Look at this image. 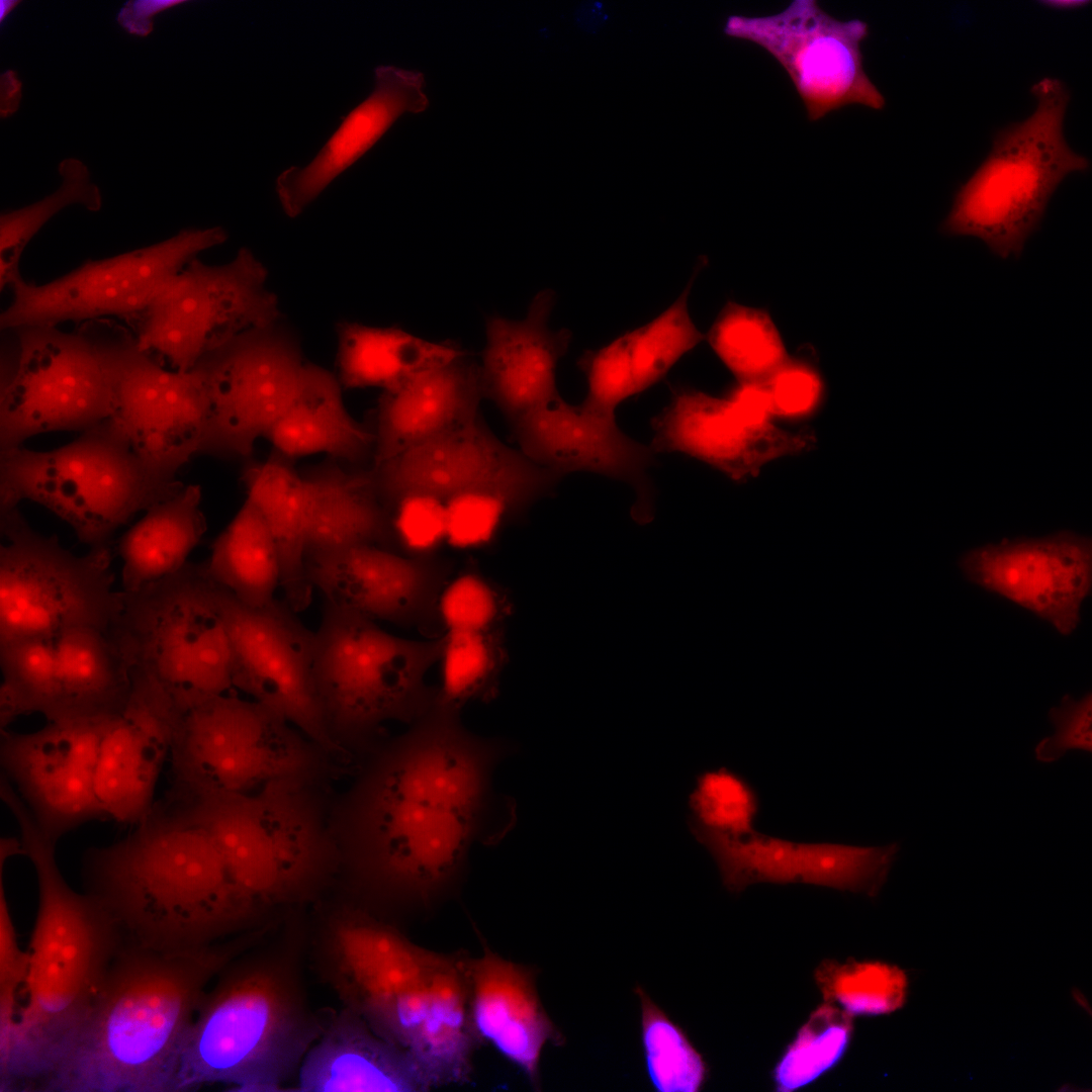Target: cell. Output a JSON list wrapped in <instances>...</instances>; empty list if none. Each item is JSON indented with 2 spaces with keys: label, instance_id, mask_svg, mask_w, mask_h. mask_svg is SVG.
<instances>
[{
  "label": "cell",
  "instance_id": "20",
  "mask_svg": "<svg viewBox=\"0 0 1092 1092\" xmlns=\"http://www.w3.org/2000/svg\"><path fill=\"white\" fill-rule=\"evenodd\" d=\"M110 418L158 481L179 482V471L198 452L208 399L195 369H171L141 350L131 332L118 347L113 367Z\"/></svg>",
  "mask_w": 1092,
  "mask_h": 1092
},
{
  "label": "cell",
  "instance_id": "50",
  "mask_svg": "<svg viewBox=\"0 0 1092 1092\" xmlns=\"http://www.w3.org/2000/svg\"><path fill=\"white\" fill-rule=\"evenodd\" d=\"M852 1032V1015L833 1003L816 1008L778 1062L777 1091L792 1092L816 1080L842 1057Z\"/></svg>",
  "mask_w": 1092,
  "mask_h": 1092
},
{
  "label": "cell",
  "instance_id": "12",
  "mask_svg": "<svg viewBox=\"0 0 1092 1092\" xmlns=\"http://www.w3.org/2000/svg\"><path fill=\"white\" fill-rule=\"evenodd\" d=\"M169 762L171 784L234 795L288 779L332 782L342 765L276 712L230 693L180 715Z\"/></svg>",
  "mask_w": 1092,
  "mask_h": 1092
},
{
  "label": "cell",
  "instance_id": "29",
  "mask_svg": "<svg viewBox=\"0 0 1092 1092\" xmlns=\"http://www.w3.org/2000/svg\"><path fill=\"white\" fill-rule=\"evenodd\" d=\"M482 954L468 957L470 1010L475 1034L488 1042L541 1090L544 1045L560 1046L565 1037L546 1013L536 989L534 968L505 960L481 938Z\"/></svg>",
  "mask_w": 1092,
  "mask_h": 1092
},
{
  "label": "cell",
  "instance_id": "38",
  "mask_svg": "<svg viewBox=\"0 0 1092 1092\" xmlns=\"http://www.w3.org/2000/svg\"><path fill=\"white\" fill-rule=\"evenodd\" d=\"M58 721L120 715L131 693L129 669L107 633L74 627L55 638Z\"/></svg>",
  "mask_w": 1092,
  "mask_h": 1092
},
{
  "label": "cell",
  "instance_id": "36",
  "mask_svg": "<svg viewBox=\"0 0 1092 1092\" xmlns=\"http://www.w3.org/2000/svg\"><path fill=\"white\" fill-rule=\"evenodd\" d=\"M240 480L275 542L284 600L296 612L303 611L313 588L305 568L306 502L299 469L293 459L272 449L262 461L245 462Z\"/></svg>",
  "mask_w": 1092,
  "mask_h": 1092
},
{
  "label": "cell",
  "instance_id": "43",
  "mask_svg": "<svg viewBox=\"0 0 1092 1092\" xmlns=\"http://www.w3.org/2000/svg\"><path fill=\"white\" fill-rule=\"evenodd\" d=\"M689 828L719 869L722 883L740 893L757 883H798V842L757 833H729L706 827L689 817Z\"/></svg>",
  "mask_w": 1092,
  "mask_h": 1092
},
{
  "label": "cell",
  "instance_id": "47",
  "mask_svg": "<svg viewBox=\"0 0 1092 1092\" xmlns=\"http://www.w3.org/2000/svg\"><path fill=\"white\" fill-rule=\"evenodd\" d=\"M898 851V843L854 846L798 842V883L875 897L885 884Z\"/></svg>",
  "mask_w": 1092,
  "mask_h": 1092
},
{
  "label": "cell",
  "instance_id": "59",
  "mask_svg": "<svg viewBox=\"0 0 1092 1092\" xmlns=\"http://www.w3.org/2000/svg\"><path fill=\"white\" fill-rule=\"evenodd\" d=\"M735 412L751 424L767 423L772 407L764 385L739 383L728 398Z\"/></svg>",
  "mask_w": 1092,
  "mask_h": 1092
},
{
  "label": "cell",
  "instance_id": "61",
  "mask_svg": "<svg viewBox=\"0 0 1092 1092\" xmlns=\"http://www.w3.org/2000/svg\"><path fill=\"white\" fill-rule=\"evenodd\" d=\"M1041 3H1045L1044 5H1046L1049 7H1053V8H1059V9H1064V8L1071 9L1072 8L1073 9V8H1079V7L1085 6V5H1087L1088 2L1087 1H1082V0H1053V1H1044V2H1041Z\"/></svg>",
  "mask_w": 1092,
  "mask_h": 1092
},
{
  "label": "cell",
  "instance_id": "10",
  "mask_svg": "<svg viewBox=\"0 0 1092 1092\" xmlns=\"http://www.w3.org/2000/svg\"><path fill=\"white\" fill-rule=\"evenodd\" d=\"M2 333L0 452L110 418L114 357L130 330L101 318L72 331L21 326Z\"/></svg>",
  "mask_w": 1092,
  "mask_h": 1092
},
{
  "label": "cell",
  "instance_id": "27",
  "mask_svg": "<svg viewBox=\"0 0 1092 1092\" xmlns=\"http://www.w3.org/2000/svg\"><path fill=\"white\" fill-rule=\"evenodd\" d=\"M180 715L165 693L131 682L126 707L110 721L97 758L96 792L108 819L134 826L151 811Z\"/></svg>",
  "mask_w": 1092,
  "mask_h": 1092
},
{
  "label": "cell",
  "instance_id": "6",
  "mask_svg": "<svg viewBox=\"0 0 1092 1092\" xmlns=\"http://www.w3.org/2000/svg\"><path fill=\"white\" fill-rule=\"evenodd\" d=\"M325 1027L306 1007L286 964L269 960L237 967L204 995L170 1092L214 1083L235 1091H282Z\"/></svg>",
  "mask_w": 1092,
  "mask_h": 1092
},
{
  "label": "cell",
  "instance_id": "15",
  "mask_svg": "<svg viewBox=\"0 0 1092 1092\" xmlns=\"http://www.w3.org/2000/svg\"><path fill=\"white\" fill-rule=\"evenodd\" d=\"M281 315L264 264L243 248L224 264L192 260L130 327L141 350L189 371L232 338Z\"/></svg>",
  "mask_w": 1092,
  "mask_h": 1092
},
{
  "label": "cell",
  "instance_id": "28",
  "mask_svg": "<svg viewBox=\"0 0 1092 1092\" xmlns=\"http://www.w3.org/2000/svg\"><path fill=\"white\" fill-rule=\"evenodd\" d=\"M555 299L553 290L544 289L534 296L522 320L486 316V342L479 363L483 396L510 424L559 396L556 370L572 334L549 328Z\"/></svg>",
  "mask_w": 1092,
  "mask_h": 1092
},
{
  "label": "cell",
  "instance_id": "58",
  "mask_svg": "<svg viewBox=\"0 0 1092 1092\" xmlns=\"http://www.w3.org/2000/svg\"><path fill=\"white\" fill-rule=\"evenodd\" d=\"M184 2V0H129L121 7L116 19L128 33L145 37L153 31L155 15Z\"/></svg>",
  "mask_w": 1092,
  "mask_h": 1092
},
{
  "label": "cell",
  "instance_id": "35",
  "mask_svg": "<svg viewBox=\"0 0 1092 1092\" xmlns=\"http://www.w3.org/2000/svg\"><path fill=\"white\" fill-rule=\"evenodd\" d=\"M468 954L437 953L424 1017L406 1051L431 1088L467 1083L480 1044L472 1023Z\"/></svg>",
  "mask_w": 1092,
  "mask_h": 1092
},
{
  "label": "cell",
  "instance_id": "33",
  "mask_svg": "<svg viewBox=\"0 0 1092 1092\" xmlns=\"http://www.w3.org/2000/svg\"><path fill=\"white\" fill-rule=\"evenodd\" d=\"M299 472L306 502L305 557L359 545L401 553L371 465L357 467L326 457Z\"/></svg>",
  "mask_w": 1092,
  "mask_h": 1092
},
{
  "label": "cell",
  "instance_id": "31",
  "mask_svg": "<svg viewBox=\"0 0 1092 1092\" xmlns=\"http://www.w3.org/2000/svg\"><path fill=\"white\" fill-rule=\"evenodd\" d=\"M483 398L479 363L468 352L383 390L367 420L372 465L473 421Z\"/></svg>",
  "mask_w": 1092,
  "mask_h": 1092
},
{
  "label": "cell",
  "instance_id": "8",
  "mask_svg": "<svg viewBox=\"0 0 1092 1092\" xmlns=\"http://www.w3.org/2000/svg\"><path fill=\"white\" fill-rule=\"evenodd\" d=\"M121 593L106 633L130 679L162 690L181 714L234 689L225 588L205 560H189L160 580Z\"/></svg>",
  "mask_w": 1092,
  "mask_h": 1092
},
{
  "label": "cell",
  "instance_id": "25",
  "mask_svg": "<svg viewBox=\"0 0 1092 1092\" xmlns=\"http://www.w3.org/2000/svg\"><path fill=\"white\" fill-rule=\"evenodd\" d=\"M510 425L518 449L530 460L563 477L593 472L624 481L635 492L633 519L652 520L655 490L648 471L656 453L622 432L615 415L569 404L559 395Z\"/></svg>",
  "mask_w": 1092,
  "mask_h": 1092
},
{
  "label": "cell",
  "instance_id": "13",
  "mask_svg": "<svg viewBox=\"0 0 1092 1092\" xmlns=\"http://www.w3.org/2000/svg\"><path fill=\"white\" fill-rule=\"evenodd\" d=\"M0 641L55 638L74 627L107 631L121 608L112 546L77 555L35 530L19 508L0 511Z\"/></svg>",
  "mask_w": 1092,
  "mask_h": 1092
},
{
  "label": "cell",
  "instance_id": "51",
  "mask_svg": "<svg viewBox=\"0 0 1092 1092\" xmlns=\"http://www.w3.org/2000/svg\"><path fill=\"white\" fill-rule=\"evenodd\" d=\"M689 805L693 811L691 817L706 827L738 834L754 830L756 794L742 778L728 769L700 775Z\"/></svg>",
  "mask_w": 1092,
  "mask_h": 1092
},
{
  "label": "cell",
  "instance_id": "9",
  "mask_svg": "<svg viewBox=\"0 0 1092 1092\" xmlns=\"http://www.w3.org/2000/svg\"><path fill=\"white\" fill-rule=\"evenodd\" d=\"M1031 94L1033 112L995 134L991 151L958 189L940 225L945 236L980 239L1001 259L1021 255L1058 186L1090 167L1065 139L1067 86L1044 77L1032 85Z\"/></svg>",
  "mask_w": 1092,
  "mask_h": 1092
},
{
  "label": "cell",
  "instance_id": "7",
  "mask_svg": "<svg viewBox=\"0 0 1092 1092\" xmlns=\"http://www.w3.org/2000/svg\"><path fill=\"white\" fill-rule=\"evenodd\" d=\"M315 633V679L328 732L355 764L387 738L385 725L412 724L436 703L427 682L444 639L403 638L376 621L324 601Z\"/></svg>",
  "mask_w": 1092,
  "mask_h": 1092
},
{
  "label": "cell",
  "instance_id": "11",
  "mask_svg": "<svg viewBox=\"0 0 1092 1092\" xmlns=\"http://www.w3.org/2000/svg\"><path fill=\"white\" fill-rule=\"evenodd\" d=\"M183 486L156 480L111 418L58 448L0 452V511L36 503L89 548L112 546L119 528Z\"/></svg>",
  "mask_w": 1092,
  "mask_h": 1092
},
{
  "label": "cell",
  "instance_id": "22",
  "mask_svg": "<svg viewBox=\"0 0 1092 1092\" xmlns=\"http://www.w3.org/2000/svg\"><path fill=\"white\" fill-rule=\"evenodd\" d=\"M307 578L324 601L373 621L442 636L440 599L452 562L435 554H402L359 545L305 557Z\"/></svg>",
  "mask_w": 1092,
  "mask_h": 1092
},
{
  "label": "cell",
  "instance_id": "54",
  "mask_svg": "<svg viewBox=\"0 0 1092 1092\" xmlns=\"http://www.w3.org/2000/svg\"><path fill=\"white\" fill-rule=\"evenodd\" d=\"M1049 720L1055 727V733L1041 739L1035 746L1034 752L1038 761L1054 762L1070 749L1092 752L1090 692L1078 701L1071 695L1064 696L1060 705L1049 711Z\"/></svg>",
  "mask_w": 1092,
  "mask_h": 1092
},
{
  "label": "cell",
  "instance_id": "42",
  "mask_svg": "<svg viewBox=\"0 0 1092 1092\" xmlns=\"http://www.w3.org/2000/svg\"><path fill=\"white\" fill-rule=\"evenodd\" d=\"M0 728L18 717L40 714L58 719L59 678L54 638L22 637L0 641Z\"/></svg>",
  "mask_w": 1092,
  "mask_h": 1092
},
{
  "label": "cell",
  "instance_id": "44",
  "mask_svg": "<svg viewBox=\"0 0 1092 1092\" xmlns=\"http://www.w3.org/2000/svg\"><path fill=\"white\" fill-rule=\"evenodd\" d=\"M443 639L436 703L462 711L469 702L494 698L508 662L504 628L448 630Z\"/></svg>",
  "mask_w": 1092,
  "mask_h": 1092
},
{
  "label": "cell",
  "instance_id": "19",
  "mask_svg": "<svg viewBox=\"0 0 1092 1092\" xmlns=\"http://www.w3.org/2000/svg\"><path fill=\"white\" fill-rule=\"evenodd\" d=\"M234 688L302 731L341 764H353L325 724L315 679V633L288 603L249 607L225 589Z\"/></svg>",
  "mask_w": 1092,
  "mask_h": 1092
},
{
  "label": "cell",
  "instance_id": "16",
  "mask_svg": "<svg viewBox=\"0 0 1092 1092\" xmlns=\"http://www.w3.org/2000/svg\"><path fill=\"white\" fill-rule=\"evenodd\" d=\"M306 362L300 335L283 314L205 354L192 368L208 399L198 456L253 459L257 441L294 399Z\"/></svg>",
  "mask_w": 1092,
  "mask_h": 1092
},
{
  "label": "cell",
  "instance_id": "30",
  "mask_svg": "<svg viewBox=\"0 0 1092 1092\" xmlns=\"http://www.w3.org/2000/svg\"><path fill=\"white\" fill-rule=\"evenodd\" d=\"M425 87L421 72L377 67L370 95L349 112L314 159L304 167H289L277 177L275 189L286 215L298 216L400 116L426 110Z\"/></svg>",
  "mask_w": 1092,
  "mask_h": 1092
},
{
  "label": "cell",
  "instance_id": "57",
  "mask_svg": "<svg viewBox=\"0 0 1092 1092\" xmlns=\"http://www.w3.org/2000/svg\"><path fill=\"white\" fill-rule=\"evenodd\" d=\"M445 508L446 535L458 543L478 542L493 531L497 522H509L505 509L488 497H460Z\"/></svg>",
  "mask_w": 1092,
  "mask_h": 1092
},
{
  "label": "cell",
  "instance_id": "60",
  "mask_svg": "<svg viewBox=\"0 0 1092 1092\" xmlns=\"http://www.w3.org/2000/svg\"><path fill=\"white\" fill-rule=\"evenodd\" d=\"M21 82L16 73L8 70L0 78V113L2 118L13 114L19 107Z\"/></svg>",
  "mask_w": 1092,
  "mask_h": 1092
},
{
  "label": "cell",
  "instance_id": "34",
  "mask_svg": "<svg viewBox=\"0 0 1092 1092\" xmlns=\"http://www.w3.org/2000/svg\"><path fill=\"white\" fill-rule=\"evenodd\" d=\"M335 373L307 360L298 391L265 436L272 449L295 460L314 454L352 466L372 465L375 438L349 413Z\"/></svg>",
  "mask_w": 1092,
  "mask_h": 1092
},
{
  "label": "cell",
  "instance_id": "40",
  "mask_svg": "<svg viewBox=\"0 0 1092 1092\" xmlns=\"http://www.w3.org/2000/svg\"><path fill=\"white\" fill-rule=\"evenodd\" d=\"M205 561L211 577L242 604L262 607L276 599L281 583L277 548L249 497L213 540Z\"/></svg>",
  "mask_w": 1092,
  "mask_h": 1092
},
{
  "label": "cell",
  "instance_id": "1",
  "mask_svg": "<svg viewBox=\"0 0 1092 1092\" xmlns=\"http://www.w3.org/2000/svg\"><path fill=\"white\" fill-rule=\"evenodd\" d=\"M513 751L438 703L388 737L333 797L335 890L384 916L428 911L454 894L486 817L494 769Z\"/></svg>",
  "mask_w": 1092,
  "mask_h": 1092
},
{
  "label": "cell",
  "instance_id": "48",
  "mask_svg": "<svg viewBox=\"0 0 1092 1092\" xmlns=\"http://www.w3.org/2000/svg\"><path fill=\"white\" fill-rule=\"evenodd\" d=\"M814 977L825 1002L838 1003L852 1016L891 1013L901 1008L907 995L905 973L880 962L825 960Z\"/></svg>",
  "mask_w": 1092,
  "mask_h": 1092
},
{
  "label": "cell",
  "instance_id": "2",
  "mask_svg": "<svg viewBox=\"0 0 1092 1092\" xmlns=\"http://www.w3.org/2000/svg\"><path fill=\"white\" fill-rule=\"evenodd\" d=\"M250 941L174 952L122 944L36 1091L170 1092L207 984Z\"/></svg>",
  "mask_w": 1092,
  "mask_h": 1092
},
{
  "label": "cell",
  "instance_id": "18",
  "mask_svg": "<svg viewBox=\"0 0 1092 1092\" xmlns=\"http://www.w3.org/2000/svg\"><path fill=\"white\" fill-rule=\"evenodd\" d=\"M724 32L757 44L782 66L810 120L852 104L885 107L863 67V20L837 19L814 0H794L771 15H732Z\"/></svg>",
  "mask_w": 1092,
  "mask_h": 1092
},
{
  "label": "cell",
  "instance_id": "53",
  "mask_svg": "<svg viewBox=\"0 0 1092 1092\" xmlns=\"http://www.w3.org/2000/svg\"><path fill=\"white\" fill-rule=\"evenodd\" d=\"M577 367L587 380L582 403L597 412L615 415L622 401L637 394L626 335L599 350L585 351Z\"/></svg>",
  "mask_w": 1092,
  "mask_h": 1092
},
{
  "label": "cell",
  "instance_id": "39",
  "mask_svg": "<svg viewBox=\"0 0 1092 1092\" xmlns=\"http://www.w3.org/2000/svg\"><path fill=\"white\" fill-rule=\"evenodd\" d=\"M336 333L335 374L343 389L388 390L467 353L451 342H430L395 327L345 321L338 323Z\"/></svg>",
  "mask_w": 1092,
  "mask_h": 1092
},
{
  "label": "cell",
  "instance_id": "4",
  "mask_svg": "<svg viewBox=\"0 0 1092 1092\" xmlns=\"http://www.w3.org/2000/svg\"><path fill=\"white\" fill-rule=\"evenodd\" d=\"M6 806L36 875L38 908L26 949V1000L0 1032V1091H35L88 1012L122 938L101 902L67 883L57 842L23 800L11 797Z\"/></svg>",
  "mask_w": 1092,
  "mask_h": 1092
},
{
  "label": "cell",
  "instance_id": "32",
  "mask_svg": "<svg viewBox=\"0 0 1092 1092\" xmlns=\"http://www.w3.org/2000/svg\"><path fill=\"white\" fill-rule=\"evenodd\" d=\"M431 1087L408 1052L344 1007L306 1053L296 1091L423 1092Z\"/></svg>",
  "mask_w": 1092,
  "mask_h": 1092
},
{
  "label": "cell",
  "instance_id": "49",
  "mask_svg": "<svg viewBox=\"0 0 1092 1092\" xmlns=\"http://www.w3.org/2000/svg\"><path fill=\"white\" fill-rule=\"evenodd\" d=\"M696 273L680 295L648 324L626 333L636 393L662 379L689 351L706 339L689 312Z\"/></svg>",
  "mask_w": 1092,
  "mask_h": 1092
},
{
  "label": "cell",
  "instance_id": "26",
  "mask_svg": "<svg viewBox=\"0 0 1092 1092\" xmlns=\"http://www.w3.org/2000/svg\"><path fill=\"white\" fill-rule=\"evenodd\" d=\"M655 453H685L735 481L755 476L767 462L811 450V430L791 432L769 422L743 420L728 399L672 385L669 404L651 421Z\"/></svg>",
  "mask_w": 1092,
  "mask_h": 1092
},
{
  "label": "cell",
  "instance_id": "24",
  "mask_svg": "<svg viewBox=\"0 0 1092 1092\" xmlns=\"http://www.w3.org/2000/svg\"><path fill=\"white\" fill-rule=\"evenodd\" d=\"M959 566L971 582L1070 635L1080 623L1081 606L1092 586V541L1070 531L1004 540L966 552Z\"/></svg>",
  "mask_w": 1092,
  "mask_h": 1092
},
{
  "label": "cell",
  "instance_id": "41",
  "mask_svg": "<svg viewBox=\"0 0 1092 1092\" xmlns=\"http://www.w3.org/2000/svg\"><path fill=\"white\" fill-rule=\"evenodd\" d=\"M706 336L738 383L766 385L792 359L769 313L729 301Z\"/></svg>",
  "mask_w": 1092,
  "mask_h": 1092
},
{
  "label": "cell",
  "instance_id": "14",
  "mask_svg": "<svg viewBox=\"0 0 1092 1092\" xmlns=\"http://www.w3.org/2000/svg\"><path fill=\"white\" fill-rule=\"evenodd\" d=\"M376 492L390 513L410 498L439 503L465 496L497 502L509 522L555 492L560 474L504 443L479 415L473 421L371 465Z\"/></svg>",
  "mask_w": 1092,
  "mask_h": 1092
},
{
  "label": "cell",
  "instance_id": "56",
  "mask_svg": "<svg viewBox=\"0 0 1092 1092\" xmlns=\"http://www.w3.org/2000/svg\"><path fill=\"white\" fill-rule=\"evenodd\" d=\"M764 386L770 397L772 414L784 417H801L810 413L818 404L822 394V382L818 373L794 359Z\"/></svg>",
  "mask_w": 1092,
  "mask_h": 1092
},
{
  "label": "cell",
  "instance_id": "21",
  "mask_svg": "<svg viewBox=\"0 0 1092 1092\" xmlns=\"http://www.w3.org/2000/svg\"><path fill=\"white\" fill-rule=\"evenodd\" d=\"M113 717L47 721L31 732L1 730L2 774L57 843L83 824L108 819L95 778L101 740Z\"/></svg>",
  "mask_w": 1092,
  "mask_h": 1092
},
{
  "label": "cell",
  "instance_id": "55",
  "mask_svg": "<svg viewBox=\"0 0 1092 1092\" xmlns=\"http://www.w3.org/2000/svg\"><path fill=\"white\" fill-rule=\"evenodd\" d=\"M390 515L402 554L427 553L425 548L446 535V508L439 502L410 498Z\"/></svg>",
  "mask_w": 1092,
  "mask_h": 1092
},
{
  "label": "cell",
  "instance_id": "52",
  "mask_svg": "<svg viewBox=\"0 0 1092 1092\" xmlns=\"http://www.w3.org/2000/svg\"><path fill=\"white\" fill-rule=\"evenodd\" d=\"M511 608L506 593L474 568H468L451 579L441 596L439 611L443 633L504 628Z\"/></svg>",
  "mask_w": 1092,
  "mask_h": 1092
},
{
  "label": "cell",
  "instance_id": "46",
  "mask_svg": "<svg viewBox=\"0 0 1092 1092\" xmlns=\"http://www.w3.org/2000/svg\"><path fill=\"white\" fill-rule=\"evenodd\" d=\"M641 1010V1043L648 1078L657 1092H698L708 1066L685 1030L652 1001L645 990L633 989Z\"/></svg>",
  "mask_w": 1092,
  "mask_h": 1092
},
{
  "label": "cell",
  "instance_id": "62",
  "mask_svg": "<svg viewBox=\"0 0 1092 1092\" xmlns=\"http://www.w3.org/2000/svg\"><path fill=\"white\" fill-rule=\"evenodd\" d=\"M18 4H19V1H18V0H1V1H0V21L2 22V21L4 20V18H5V17H6V16H7V15H8V14H9V13H10V12H11V11H12V10H13V9H14V8H15V7L17 6V5H18Z\"/></svg>",
  "mask_w": 1092,
  "mask_h": 1092
},
{
  "label": "cell",
  "instance_id": "37",
  "mask_svg": "<svg viewBox=\"0 0 1092 1092\" xmlns=\"http://www.w3.org/2000/svg\"><path fill=\"white\" fill-rule=\"evenodd\" d=\"M201 487L184 485L159 502L113 542L122 561L123 592H134L179 570L199 544L207 525L201 510Z\"/></svg>",
  "mask_w": 1092,
  "mask_h": 1092
},
{
  "label": "cell",
  "instance_id": "3",
  "mask_svg": "<svg viewBox=\"0 0 1092 1092\" xmlns=\"http://www.w3.org/2000/svg\"><path fill=\"white\" fill-rule=\"evenodd\" d=\"M82 877L122 944L144 949L206 946L266 917L238 889L209 833L159 799L125 837L85 850Z\"/></svg>",
  "mask_w": 1092,
  "mask_h": 1092
},
{
  "label": "cell",
  "instance_id": "45",
  "mask_svg": "<svg viewBox=\"0 0 1092 1092\" xmlns=\"http://www.w3.org/2000/svg\"><path fill=\"white\" fill-rule=\"evenodd\" d=\"M62 182L46 197L0 215V288L23 279L20 260L28 243L58 212L79 204L90 211L102 206L98 186L90 179L86 165L75 158L64 159L58 167Z\"/></svg>",
  "mask_w": 1092,
  "mask_h": 1092
},
{
  "label": "cell",
  "instance_id": "5",
  "mask_svg": "<svg viewBox=\"0 0 1092 1092\" xmlns=\"http://www.w3.org/2000/svg\"><path fill=\"white\" fill-rule=\"evenodd\" d=\"M330 785L288 779L234 795L170 784L159 800L209 833L238 889L267 916L321 900L336 886Z\"/></svg>",
  "mask_w": 1092,
  "mask_h": 1092
},
{
  "label": "cell",
  "instance_id": "23",
  "mask_svg": "<svg viewBox=\"0 0 1092 1092\" xmlns=\"http://www.w3.org/2000/svg\"><path fill=\"white\" fill-rule=\"evenodd\" d=\"M325 908L322 970L344 1007L380 1035L392 1004L424 975L435 951L415 944L385 916L339 892Z\"/></svg>",
  "mask_w": 1092,
  "mask_h": 1092
},
{
  "label": "cell",
  "instance_id": "17",
  "mask_svg": "<svg viewBox=\"0 0 1092 1092\" xmlns=\"http://www.w3.org/2000/svg\"><path fill=\"white\" fill-rule=\"evenodd\" d=\"M226 239L221 226L185 229L147 247L87 260L43 284L21 279L9 287L12 299L0 314V329L101 318L131 326L177 273Z\"/></svg>",
  "mask_w": 1092,
  "mask_h": 1092
}]
</instances>
